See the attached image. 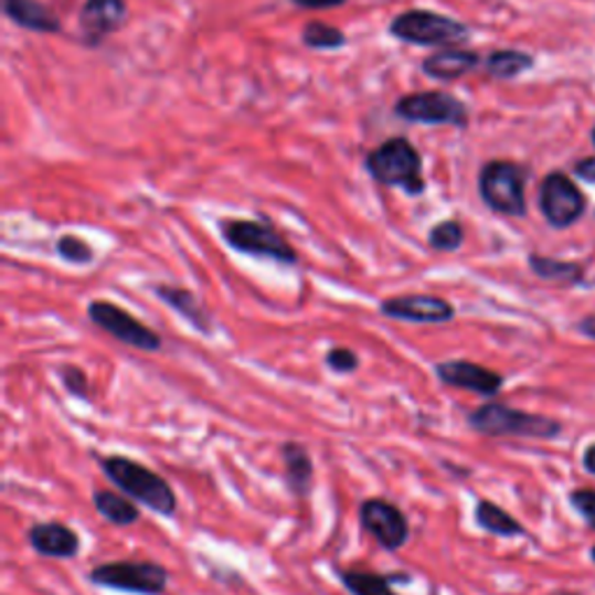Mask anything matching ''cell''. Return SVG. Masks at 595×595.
Segmentation results:
<instances>
[{"label": "cell", "instance_id": "cell-3", "mask_svg": "<svg viewBox=\"0 0 595 595\" xmlns=\"http://www.w3.org/2000/svg\"><path fill=\"white\" fill-rule=\"evenodd\" d=\"M468 426L487 437H538L551 439L561 433V424L549 416L521 412L502 403H484L470 412Z\"/></svg>", "mask_w": 595, "mask_h": 595}, {"label": "cell", "instance_id": "cell-11", "mask_svg": "<svg viewBox=\"0 0 595 595\" xmlns=\"http://www.w3.org/2000/svg\"><path fill=\"white\" fill-rule=\"evenodd\" d=\"M540 210L551 226L567 229L584 214L586 201L567 174L551 172L540 184Z\"/></svg>", "mask_w": 595, "mask_h": 595}, {"label": "cell", "instance_id": "cell-23", "mask_svg": "<svg viewBox=\"0 0 595 595\" xmlns=\"http://www.w3.org/2000/svg\"><path fill=\"white\" fill-rule=\"evenodd\" d=\"M533 63L535 61L531 54L517 50H500L487 59V71L498 79H512L519 77L523 71L533 68Z\"/></svg>", "mask_w": 595, "mask_h": 595}, {"label": "cell", "instance_id": "cell-27", "mask_svg": "<svg viewBox=\"0 0 595 595\" xmlns=\"http://www.w3.org/2000/svg\"><path fill=\"white\" fill-rule=\"evenodd\" d=\"M56 378L63 384V389L73 395V399H77V401H89L92 399L89 378H86V372L79 365L61 363L56 368Z\"/></svg>", "mask_w": 595, "mask_h": 595}, {"label": "cell", "instance_id": "cell-13", "mask_svg": "<svg viewBox=\"0 0 595 595\" xmlns=\"http://www.w3.org/2000/svg\"><path fill=\"white\" fill-rule=\"evenodd\" d=\"M435 378L443 382L445 386L463 389L477 395H484V399H493V395L500 393L504 378L500 372L484 368L475 361L468 359H449V361H439L435 363Z\"/></svg>", "mask_w": 595, "mask_h": 595}, {"label": "cell", "instance_id": "cell-18", "mask_svg": "<svg viewBox=\"0 0 595 595\" xmlns=\"http://www.w3.org/2000/svg\"><path fill=\"white\" fill-rule=\"evenodd\" d=\"M3 12L14 21L17 26L38 31V33H59V17L40 0H3Z\"/></svg>", "mask_w": 595, "mask_h": 595}, {"label": "cell", "instance_id": "cell-4", "mask_svg": "<svg viewBox=\"0 0 595 595\" xmlns=\"http://www.w3.org/2000/svg\"><path fill=\"white\" fill-rule=\"evenodd\" d=\"M222 237L231 249L237 254H247L256 258H270L281 263V266H296L298 252L289 245L277 229L268 222H254V219H224Z\"/></svg>", "mask_w": 595, "mask_h": 595}, {"label": "cell", "instance_id": "cell-9", "mask_svg": "<svg viewBox=\"0 0 595 595\" xmlns=\"http://www.w3.org/2000/svg\"><path fill=\"white\" fill-rule=\"evenodd\" d=\"M395 117L428 126H468V107L447 92L410 94L395 103Z\"/></svg>", "mask_w": 595, "mask_h": 595}, {"label": "cell", "instance_id": "cell-1", "mask_svg": "<svg viewBox=\"0 0 595 595\" xmlns=\"http://www.w3.org/2000/svg\"><path fill=\"white\" fill-rule=\"evenodd\" d=\"M96 460L105 477L128 498L149 507V510L157 512L159 517H174V512H178V496H174L168 479L142 466L140 460L121 454L96 456Z\"/></svg>", "mask_w": 595, "mask_h": 595}, {"label": "cell", "instance_id": "cell-19", "mask_svg": "<svg viewBox=\"0 0 595 595\" xmlns=\"http://www.w3.org/2000/svg\"><path fill=\"white\" fill-rule=\"evenodd\" d=\"M479 65V56L475 52H466L458 47H447L445 52H437L424 61V73L435 79H458L463 75L472 73Z\"/></svg>", "mask_w": 595, "mask_h": 595}, {"label": "cell", "instance_id": "cell-21", "mask_svg": "<svg viewBox=\"0 0 595 595\" xmlns=\"http://www.w3.org/2000/svg\"><path fill=\"white\" fill-rule=\"evenodd\" d=\"M336 575L349 595H401L393 588V577L359 567H336Z\"/></svg>", "mask_w": 595, "mask_h": 595}, {"label": "cell", "instance_id": "cell-6", "mask_svg": "<svg viewBox=\"0 0 595 595\" xmlns=\"http://www.w3.org/2000/svg\"><path fill=\"white\" fill-rule=\"evenodd\" d=\"M89 582L100 588L134 593V595H163L170 582V572L157 561H109L89 572Z\"/></svg>", "mask_w": 595, "mask_h": 595}, {"label": "cell", "instance_id": "cell-10", "mask_svg": "<svg viewBox=\"0 0 595 595\" xmlns=\"http://www.w3.org/2000/svg\"><path fill=\"white\" fill-rule=\"evenodd\" d=\"M363 531L384 551H399L410 542V521L399 504L386 498H365L359 507Z\"/></svg>", "mask_w": 595, "mask_h": 595}, {"label": "cell", "instance_id": "cell-20", "mask_svg": "<svg viewBox=\"0 0 595 595\" xmlns=\"http://www.w3.org/2000/svg\"><path fill=\"white\" fill-rule=\"evenodd\" d=\"M94 510L115 528H130L140 521V510L138 502L134 498H128L126 493H115L107 489H98L92 496Z\"/></svg>", "mask_w": 595, "mask_h": 595}, {"label": "cell", "instance_id": "cell-25", "mask_svg": "<svg viewBox=\"0 0 595 595\" xmlns=\"http://www.w3.org/2000/svg\"><path fill=\"white\" fill-rule=\"evenodd\" d=\"M463 240H466V231H463L456 219L439 222L428 231V247L433 252H458L463 247Z\"/></svg>", "mask_w": 595, "mask_h": 595}, {"label": "cell", "instance_id": "cell-8", "mask_svg": "<svg viewBox=\"0 0 595 595\" xmlns=\"http://www.w3.org/2000/svg\"><path fill=\"white\" fill-rule=\"evenodd\" d=\"M479 195L489 210L504 216L525 214V172L512 161H491L479 172Z\"/></svg>", "mask_w": 595, "mask_h": 595}, {"label": "cell", "instance_id": "cell-22", "mask_svg": "<svg viewBox=\"0 0 595 595\" xmlns=\"http://www.w3.org/2000/svg\"><path fill=\"white\" fill-rule=\"evenodd\" d=\"M475 523L491 535L498 538H521L525 535V528L510 514L504 512L500 504L491 500H477L475 504Z\"/></svg>", "mask_w": 595, "mask_h": 595}, {"label": "cell", "instance_id": "cell-12", "mask_svg": "<svg viewBox=\"0 0 595 595\" xmlns=\"http://www.w3.org/2000/svg\"><path fill=\"white\" fill-rule=\"evenodd\" d=\"M380 315L391 321L405 323H449L456 317L451 300L435 294H405L384 298L380 302Z\"/></svg>", "mask_w": 595, "mask_h": 595}, {"label": "cell", "instance_id": "cell-29", "mask_svg": "<svg viewBox=\"0 0 595 595\" xmlns=\"http://www.w3.org/2000/svg\"><path fill=\"white\" fill-rule=\"evenodd\" d=\"M323 363L330 372L336 374H351L359 370V354L349 347H330L323 357Z\"/></svg>", "mask_w": 595, "mask_h": 595}, {"label": "cell", "instance_id": "cell-14", "mask_svg": "<svg viewBox=\"0 0 595 595\" xmlns=\"http://www.w3.org/2000/svg\"><path fill=\"white\" fill-rule=\"evenodd\" d=\"M29 544L38 556L68 561L75 559L82 549L79 533L68 523L61 521H40L29 528Z\"/></svg>", "mask_w": 595, "mask_h": 595}, {"label": "cell", "instance_id": "cell-31", "mask_svg": "<svg viewBox=\"0 0 595 595\" xmlns=\"http://www.w3.org/2000/svg\"><path fill=\"white\" fill-rule=\"evenodd\" d=\"M575 174H577L580 180L595 184V157H588V159L577 161L575 163Z\"/></svg>", "mask_w": 595, "mask_h": 595}, {"label": "cell", "instance_id": "cell-17", "mask_svg": "<svg viewBox=\"0 0 595 595\" xmlns=\"http://www.w3.org/2000/svg\"><path fill=\"white\" fill-rule=\"evenodd\" d=\"M279 456L284 466V484L294 498H307L315 484V460L307 447L298 439H286L279 445Z\"/></svg>", "mask_w": 595, "mask_h": 595}, {"label": "cell", "instance_id": "cell-36", "mask_svg": "<svg viewBox=\"0 0 595 595\" xmlns=\"http://www.w3.org/2000/svg\"><path fill=\"white\" fill-rule=\"evenodd\" d=\"M593 561H595V549H593Z\"/></svg>", "mask_w": 595, "mask_h": 595}, {"label": "cell", "instance_id": "cell-30", "mask_svg": "<svg viewBox=\"0 0 595 595\" xmlns=\"http://www.w3.org/2000/svg\"><path fill=\"white\" fill-rule=\"evenodd\" d=\"M570 502L595 531V491L593 489H580V491H575L570 496Z\"/></svg>", "mask_w": 595, "mask_h": 595}, {"label": "cell", "instance_id": "cell-15", "mask_svg": "<svg viewBox=\"0 0 595 595\" xmlns=\"http://www.w3.org/2000/svg\"><path fill=\"white\" fill-rule=\"evenodd\" d=\"M151 291L163 305H168L174 315H180L184 321H189L191 328L198 330V333L212 336V330H214L212 315L208 312L203 300L198 298L191 289H184V286H174V284H153Z\"/></svg>", "mask_w": 595, "mask_h": 595}, {"label": "cell", "instance_id": "cell-24", "mask_svg": "<svg viewBox=\"0 0 595 595\" xmlns=\"http://www.w3.org/2000/svg\"><path fill=\"white\" fill-rule=\"evenodd\" d=\"M528 263H531V270L538 277L549 279V281L575 284L582 277V270H580V266H575V263H565V261H556V258H544V256H538V254H533L531 258H528Z\"/></svg>", "mask_w": 595, "mask_h": 595}, {"label": "cell", "instance_id": "cell-26", "mask_svg": "<svg viewBox=\"0 0 595 595\" xmlns=\"http://www.w3.org/2000/svg\"><path fill=\"white\" fill-rule=\"evenodd\" d=\"M302 42L312 50H338L344 45V33L336 26H328L323 21H310L302 29Z\"/></svg>", "mask_w": 595, "mask_h": 595}, {"label": "cell", "instance_id": "cell-7", "mask_svg": "<svg viewBox=\"0 0 595 595\" xmlns=\"http://www.w3.org/2000/svg\"><path fill=\"white\" fill-rule=\"evenodd\" d=\"M86 319H89L96 328H100L103 333L113 336L117 342L130 349L147 351V354H153V351L163 349L161 333H157V330L142 323L138 317H134L113 300H103V298L92 300L89 305H86Z\"/></svg>", "mask_w": 595, "mask_h": 595}, {"label": "cell", "instance_id": "cell-35", "mask_svg": "<svg viewBox=\"0 0 595 595\" xmlns=\"http://www.w3.org/2000/svg\"><path fill=\"white\" fill-rule=\"evenodd\" d=\"M593 142H595V128H593Z\"/></svg>", "mask_w": 595, "mask_h": 595}, {"label": "cell", "instance_id": "cell-32", "mask_svg": "<svg viewBox=\"0 0 595 595\" xmlns=\"http://www.w3.org/2000/svg\"><path fill=\"white\" fill-rule=\"evenodd\" d=\"M291 3L307 8V10H326V8H336L342 6L344 0H291Z\"/></svg>", "mask_w": 595, "mask_h": 595}, {"label": "cell", "instance_id": "cell-28", "mask_svg": "<svg viewBox=\"0 0 595 595\" xmlns=\"http://www.w3.org/2000/svg\"><path fill=\"white\" fill-rule=\"evenodd\" d=\"M56 254L65 263H73V266H89L96 256L89 242H84L77 235H61L56 240Z\"/></svg>", "mask_w": 595, "mask_h": 595}, {"label": "cell", "instance_id": "cell-33", "mask_svg": "<svg viewBox=\"0 0 595 595\" xmlns=\"http://www.w3.org/2000/svg\"><path fill=\"white\" fill-rule=\"evenodd\" d=\"M584 466H586V470L591 475H595V445L586 449V454H584Z\"/></svg>", "mask_w": 595, "mask_h": 595}, {"label": "cell", "instance_id": "cell-2", "mask_svg": "<svg viewBox=\"0 0 595 595\" xmlns=\"http://www.w3.org/2000/svg\"><path fill=\"white\" fill-rule=\"evenodd\" d=\"M370 178L384 187H399L410 195L426 191L422 153L405 138H391L372 149L365 159Z\"/></svg>", "mask_w": 595, "mask_h": 595}, {"label": "cell", "instance_id": "cell-5", "mask_svg": "<svg viewBox=\"0 0 595 595\" xmlns=\"http://www.w3.org/2000/svg\"><path fill=\"white\" fill-rule=\"evenodd\" d=\"M391 35L418 47H458L470 29L460 21L431 10H407L393 19Z\"/></svg>", "mask_w": 595, "mask_h": 595}, {"label": "cell", "instance_id": "cell-16", "mask_svg": "<svg viewBox=\"0 0 595 595\" xmlns=\"http://www.w3.org/2000/svg\"><path fill=\"white\" fill-rule=\"evenodd\" d=\"M126 21L124 0H86L79 12V26L84 38L98 45L107 35L117 33Z\"/></svg>", "mask_w": 595, "mask_h": 595}, {"label": "cell", "instance_id": "cell-34", "mask_svg": "<svg viewBox=\"0 0 595 595\" xmlns=\"http://www.w3.org/2000/svg\"><path fill=\"white\" fill-rule=\"evenodd\" d=\"M582 330H584V333H586V336L595 338V317H588V319H584V321H582Z\"/></svg>", "mask_w": 595, "mask_h": 595}]
</instances>
